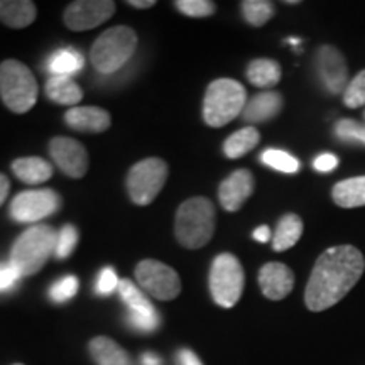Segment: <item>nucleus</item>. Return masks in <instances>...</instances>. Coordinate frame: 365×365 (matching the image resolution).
Listing matches in <instances>:
<instances>
[{
  "label": "nucleus",
  "mask_w": 365,
  "mask_h": 365,
  "mask_svg": "<svg viewBox=\"0 0 365 365\" xmlns=\"http://www.w3.org/2000/svg\"><path fill=\"white\" fill-rule=\"evenodd\" d=\"M137 48V34L127 26H115L100 34L90 51V61L102 75H112L122 70Z\"/></svg>",
  "instance_id": "4"
},
{
  "label": "nucleus",
  "mask_w": 365,
  "mask_h": 365,
  "mask_svg": "<svg viewBox=\"0 0 365 365\" xmlns=\"http://www.w3.org/2000/svg\"><path fill=\"white\" fill-rule=\"evenodd\" d=\"M85 65L83 54L73 48H61L48 59V70L51 76H71Z\"/></svg>",
  "instance_id": "26"
},
{
  "label": "nucleus",
  "mask_w": 365,
  "mask_h": 365,
  "mask_svg": "<svg viewBox=\"0 0 365 365\" xmlns=\"http://www.w3.org/2000/svg\"><path fill=\"white\" fill-rule=\"evenodd\" d=\"M254 193V176L249 170H237L232 173L227 180L222 181L218 188V200L223 210L227 212H237L242 208L250 195Z\"/></svg>",
  "instance_id": "15"
},
{
  "label": "nucleus",
  "mask_w": 365,
  "mask_h": 365,
  "mask_svg": "<svg viewBox=\"0 0 365 365\" xmlns=\"http://www.w3.org/2000/svg\"><path fill=\"white\" fill-rule=\"evenodd\" d=\"M261 140V134L254 127H244V129L237 130L223 143V153L227 158L239 159L245 154L250 153L255 145Z\"/></svg>",
  "instance_id": "27"
},
{
  "label": "nucleus",
  "mask_w": 365,
  "mask_h": 365,
  "mask_svg": "<svg viewBox=\"0 0 365 365\" xmlns=\"http://www.w3.org/2000/svg\"><path fill=\"white\" fill-rule=\"evenodd\" d=\"M259 286L266 298L272 301L284 299L294 287V274L282 262L264 264L259 271Z\"/></svg>",
  "instance_id": "16"
},
{
  "label": "nucleus",
  "mask_w": 365,
  "mask_h": 365,
  "mask_svg": "<svg viewBox=\"0 0 365 365\" xmlns=\"http://www.w3.org/2000/svg\"><path fill=\"white\" fill-rule=\"evenodd\" d=\"M118 284H120V279H118L115 269L108 266L100 271L97 282H95V291H97V294L100 296H108L115 289H118Z\"/></svg>",
  "instance_id": "35"
},
{
  "label": "nucleus",
  "mask_w": 365,
  "mask_h": 365,
  "mask_svg": "<svg viewBox=\"0 0 365 365\" xmlns=\"http://www.w3.org/2000/svg\"><path fill=\"white\" fill-rule=\"evenodd\" d=\"M282 97L281 93L274 90L261 91V93L254 95L252 98L245 103L244 112H242V118L250 124H261V122H267L274 118L282 110Z\"/></svg>",
  "instance_id": "18"
},
{
  "label": "nucleus",
  "mask_w": 365,
  "mask_h": 365,
  "mask_svg": "<svg viewBox=\"0 0 365 365\" xmlns=\"http://www.w3.org/2000/svg\"><path fill=\"white\" fill-rule=\"evenodd\" d=\"M247 91L237 80L218 78L208 85L203 100V118L210 127H223L244 112Z\"/></svg>",
  "instance_id": "6"
},
{
  "label": "nucleus",
  "mask_w": 365,
  "mask_h": 365,
  "mask_svg": "<svg viewBox=\"0 0 365 365\" xmlns=\"http://www.w3.org/2000/svg\"><path fill=\"white\" fill-rule=\"evenodd\" d=\"M39 86L33 71L17 59L0 63V98L9 110L26 113L38 102Z\"/></svg>",
  "instance_id": "5"
},
{
  "label": "nucleus",
  "mask_w": 365,
  "mask_h": 365,
  "mask_svg": "<svg viewBox=\"0 0 365 365\" xmlns=\"http://www.w3.org/2000/svg\"><path fill=\"white\" fill-rule=\"evenodd\" d=\"M88 349L98 365H132L130 355L108 336H95Z\"/></svg>",
  "instance_id": "20"
},
{
  "label": "nucleus",
  "mask_w": 365,
  "mask_h": 365,
  "mask_svg": "<svg viewBox=\"0 0 365 365\" xmlns=\"http://www.w3.org/2000/svg\"><path fill=\"white\" fill-rule=\"evenodd\" d=\"M215 207L205 196H193L180 205L175 218V234L182 247L200 249L215 234Z\"/></svg>",
  "instance_id": "2"
},
{
  "label": "nucleus",
  "mask_w": 365,
  "mask_h": 365,
  "mask_svg": "<svg viewBox=\"0 0 365 365\" xmlns=\"http://www.w3.org/2000/svg\"><path fill=\"white\" fill-rule=\"evenodd\" d=\"M331 198L341 208L365 207V176L350 178L333 186Z\"/></svg>",
  "instance_id": "22"
},
{
  "label": "nucleus",
  "mask_w": 365,
  "mask_h": 365,
  "mask_svg": "<svg viewBox=\"0 0 365 365\" xmlns=\"http://www.w3.org/2000/svg\"><path fill=\"white\" fill-rule=\"evenodd\" d=\"M245 276L234 254H220L210 269V293L218 307L232 308L244 293Z\"/></svg>",
  "instance_id": "7"
},
{
  "label": "nucleus",
  "mask_w": 365,
  "mask_h": 365,
  "mask_svg": "<svg viewBox=\"0 0 365 365\" xmlns=\"http://www.w3.org/2000/svg\"><path fill=\"white\" fill-rule=\"evenodd\" d=\"M76 245H78V228L71 225V223H66L58 234L54 255H56L58 259L70 257Z\"/></svg>",
  "instance_id": "32"
},
{
  "label": "nucleus",
  "mask_w": 365,
  "mask_h": 365,
  "mask_svg": "<svg viewBox=\"0 0 365 365\" xmlns=\"http://www.w3.org/2000/svg\"><path fill=\"white\" fill-rule=\"evenodd\" d=\"M365 271L362 252L354 245H339L323 252L314 264L304 291L312 312H325L350 293Z\"/></svg>",
  "instance_id": "1"
},
{
  "label": "nucleus",
  "mask_w": 365,
  "mask_h": 365,
  "mask_svg": "<svg viewBox=\"0 0 365 365\" xmlns=\"http://www.w3.org/2000/svg\"><path fill=\"white\" fill-rule=\"evenodd\" d=\"M78 287H80V281L76 276L59 277V279L54 281L51 287H49L48 296L53 303L61 304L75 298L76 293H78Z\"/></svg>",
  "instance_id": "31"
},
{
  "label": "nucleus",
  "mask_w": 365,
  "mask_h": 365,
  "mask_svg": "<svg viewBox=\"0 0 365 365\" xmlns=\"http://www.w3.org/2000/svg\"><path fill=\"white\" fill-rule=\"evenodd\" d=\"M279 63L269 58H259L249 63L247 80L257 88H272L281 81Z\"/></svg>",
  "instance_id": "25"
},
{
  "label": "nucleus",
  "mask_w": 365,
  "mask_h": 365,
  "mask_svg": "<svg viewBox=\"0 0 365 365\" xmlns=\"http://www.w3.org/2000/svg\"><path fill=\"white\" fill-rule=\"evenodd\" d=\"M254 239L257 242H261V244H266V242H269L272 239L271 235V228H269L267 225H261L259 228H255L254 230Z\"/></svg>",
  "instance_id": "39"
},
{
  "label": "nucleus",
  "mask_w": 365,
  "mask_h": 365,
  "mask_svg": "<svg viewBox=\"0 0 365 365\" xmlns=\"http://www.w3.org/2000/svg\"><path fill=\"white\" fill-rule=\"evenodd\" d=\"M9 191H11V181H9V178L6 175L0 173V207H2L4 202L7 200Z\"/></svg>",
  "instance_id": "40"
},
{
  "label": "nucleus",
  "mask_w": 365,
  "mask_h": 365,
  "mask_svg": "<svg viewBox=\"0 0 365 365\" xmlns=\"http://www.w3.org/2000/svg\"><path fill=\"white\" fill-rule=\"evenodd\" d=\"M46 97L59 105H76L83 98V91L71 76H49L46 81Z\"/></svg>",
  "instance_id": "23"
},
{
  "label": "nucleus",
  "mask_w": 365,
  "mask_h": 365,
  "mask_svg": "<svg viewBox=\"0 0 365 365\" xmlns=\"http://www.w3.org/2000/svg\"><path fill=\"white\" fill-rule=\"evenodd\" d=\"M178 364L180 365H203L198 355L188 349H181L178 352Z\"/></svg>",
  "instance_id": "38"
},
{
  "label": "nucleus",
  "mask_w": 365,
  "mask_h": 365,
  "mask_svg": "<svg viewBox=\"0 0 365 365\" xmlns=\"http://www.w3.org/2000/svg\"><path fill=\"white\" fill-rule=\"evenodd\" d=\"M12 173L22 182L39 185L53 176V166L43 158H19L12 163Z\"/></svg>",
  "instance_id": "21"
},
{
  "label": "nucleus",
  "mask_w": 365,
  "mask_h": 365,
  "mask_svg": "<svg viewBox=\"0 0 365 365\" xmlns=\"http://www.w3.org/2000/svg\"><path fill=\"white\" fill-rule=\"evenodd\" d=\"M127 4L135 9H150L156 6V0H129Z\"/></svg>",
  "instance_id": "41"
},
{
  "label": "nucleus",
  "mask_w": 365,
  "mask_h": 365,
  "mask_svg": "<svg viewBox=\"0 0 365 365\" xmlns=\"http://www.w3.org/2000/svg\"><path fill=\"white\" fill-rule=\"evenodd\" d=\"M135 279L145 293L159 301H171L181 293V279L168 264L145 259L135 267Z\"/></svg>",
  "instance_id": "9"
},
{
  "label": "nucleus",
  "mask_w": 365,
  "mask_h": 365,
  "mask_svg": "<svg viewBox=\"0 0 365 365\" xmlns=\"http://www.w3.org/2000/svg\"><path fill=\"white\" fill-rule=\"evenodd\" d=\"M68 127L78 132H105L110 127V113L100 107H73L65 113Z\"/></svg>",
  "instance_id": "17"
},
{
  "label": "nucleus",
  "mask_w": 365,
  "mask_h": 365,
  "mask_svg": "<svg viewBox=\"0 0 365 365\" xmlns=\"http://www.w3.org/2000/svg\"><path fill=\"white\" fill-rule=\"evenodd\" d=\"M333 134L345 144L365 145V124H360L352 118H341L336 122Z\"/></svg>",
  "instance_id": "30"
},
{
  "label": "nucleus",
  "mask_w": 365,
  "mask_h": 365,
  "mask_svg": "<svg viewBox=\"0 0 365 365\" xmlns=\"http://www.w3.org/2000/svg\"><path fill=\"white\" fill-rule=\"evenodd\" d=\"M286 4H289V6H294V4H299V2H298V0H287Z\"/></svg>",
  "instance_id": "43"
},
{
  "label": "nucleus",
  "mask_w": 365,
  "mask_h": 365,
  "mask_svg": "<svg viewBox=\"0 0 365 365\" xmlns=\"http://www.w3.org/2000/svg\"><path fill=\"white\" fill-rule=\"evenodd\" d=\"M242 14L250 26L261 27L274 16V4L267 0H245L242 2Z\"/></svg>",
  "instance_id": "28"
},
{
  "label": "nucleus",
  "mask_w": 365,
  "mask_h": 365,
  "mask_svg": "<svg viewBox=\"0 0 365 365\" xmlns=\"http://www.w3.org/2000/svg\"><path fill=\"white\" fill-rule=\"evenodd\" d=\"M261 161L272 170L287 173V175H294L299 171V161L289 153L281 149H267L261 154Z\"/></svg>",
  "instance_id": "29"
},
{
  "label": "nucleus",
  "mask_w": 365,
  "mask_h": 365,
  "mask_svg": "<svg viewBox=\"0 0 365 365\" xmlns=\"http://www.w3.org/2000/svg\"><path fill=\"white\" fill-rule=\"evenodd\" d=\"M303 235V220L296 213H287L277 223L276 234L272 237V249L276 252L294 247Z\"/></svg>",
  "instance_id": "24"
},
{
  "label": "nucleus",
  "mask_w": 365,
  "mask_h": 365,
  "mask_svg": "<svg viewBox=\"0 0 365 365\" xmlns=\"http://www.w3.org/2000/svg\"><path fill=\"white\" fill-rule=\"evenodd\" d=\"M38 9L31 0H0V22L12 29H24L36 21Z\"/></svg>",
  "instance_id": "19"
},
{
  "label": "nucleus",
  "mask_w": 365,
  "mask_h": 365,
  "mask_svg": "<svg viewBox=\"0 0 365 365\" xmlns=\"http://www.w3.org/2000/svg\"><path fill=\"white\" fill-rule=\"evenodd\" d=\"M364 118H365V113H364Z\"/></svg>",
  "instance_id": "45"
},
{
  "label": "nucleus",
  "mask_w": 365,
  "mask_h": 365,
  "mask_svg": "<svg viewBox=\"0 0 365 365\" xmlns=\"http://www.w3.org/2000/svg\"><path fill=\"white\" fill-rule=\"evenodd\" d=\"M314 63H317L318 78L328 93H344L349 85V68L344 54L333 46H322L317 51Z\"/></svg>",
  "instance_id": "13"
},
{
  "label": "nucleus",
  "mask_w": 365,
  "mask_h": 365,
  "mask_svg": "<svg viewBox=\"0 0 365 365\" xmlns=\"http://www.w3.org/2000/svg\"><path fill=\"white\" fill-rule=\"evenodd\" d=\"M14 365H22V364H14Z\"/></svg>",
  "instance_id": "44"
},
{
  "label": "nucleus",
  "mask_w": 365,
  "mask_h": 365,
  "mask_svg": "<svg viewBox=\"0 0 365 365\" xmlns=\"http://www.w3.org/2000/svg\"><path fill=\"white\" fill-rule=\"evenodd\" d=\"M61 207V196L54 190H29L14 196L11 217L19 223H38L56 213Z\"/></svg>",
  "instance_id": "10"
},
{
  "label": "nucleus",
  "mask_w": 365,
  "mask_h": 365,
  "mask_svg": "<svg viewBox=\"0 0 365 365\" xmlns=\"http://www.w3.org/2000/svg\"><path fill=\"white\" fill-rule=\"evenodd\" d=\"M21 279V274L11 262H0V293L12 291Z\"/></svg>",
  "instance_id": "36"
},
{
  "label": "nucleus",
  "mask_w": 365,
  "mask_h": 365,
  "mask_svg": "<svg viewBox=\"0 0 365 365\" xmlns=\"http://www.w3.org/2000/svg\"><path fill=\"white\" fill-rule=\"evenodd\" d=\"M344 103L349 108H359L365 105V70L355 75V78L346 85L344 91Z\"/></svg>",
  "instance_id": "33"
},
{
  "label": "nucleus",
  "mask_w": 365,
  "mask_h": 365,
  "mask_svg": "<svg viewBox=\"0 0 365 365\" xmlns=\"http://www.w3.org/2000/svg\"><path fill=\"white\" fill-rule=\"evenodd\" d=\"M58 234L53 227L38 223L17 237L11 250L9 262L17 269L21 277L39 272L56 249Z\"/></svg>",
  "instance_id": "3"
},
{
  "label": "nucleus",
  "mask_w": 365,
  "mask_h": 365,
  "mask_svg": "<svg viewBox=\"0 0 365 365\" xmlns=\"http://www.w3.org/2000/svg\"><path fill=\"white\" fill-rule=\"evenodd\" d=\"M168 173L170 168L166 161L159 158H148L134 164L127 175V191L132 202L140 207L153 203L161 193Z\"/></svg>",
  "instance_id": "8"
},
{
  "label": "nucleus",
  "mask_w": 365,
  "mask_h": 365,
  "mask_svg": "<svg viewBox=\"0 0 365 365\" xmlns=\"http://www.w3.org/2000/svg\"><path fill=\"white\" fill-rule=\"evenodd\" d=\"M49 154L66 176L83 178L88 171V153L78 140L70 137H54L49 143Z\"/></svg>",
  "instance_id": "14"
},
{
  "label": "nucleus",
  "mask_w": 365,
  "mask_h": 365,
  "mask_svg": "<svg viewBox=\"0 0 365 365\" xmlns=\"http://www.w3.org/2000/svg\"><path fill=\"white\" fill-rule=\"evenodd\" d=\"M112 0H76L65 11V24L71 31H90L102 26L115 14Z\"/></svg>",
  "instance_id": "12"
},
{
  "label": "nucleus",
  "mask_w": 365,
  "mask_h": 365,
  "mask_svg": "<svg viewBox=\"0 0 365 365\" xmlns=\"http://www.w3.org/2000/svg\"><path fill=\"white\" fill-rule=\"evenodd\" d=\"M339 166V158L335 154L325 153V154H319V156L313 161V168L318 173H330Z\"/></svg>",
  "instance_id": "37"
},
{
  "label": "nucleus",
  "mask_w": 365,
  "mask_h": 365,
  "mask_svg": "<svg viewBox=\"0 0 365 365\" xmlns=\"http://www.w3.org/2000/svg\"><path fill=\"white\" fill-rule=\"evenodd\" d=\"M117 291L120 294L122 301L125 303L127 309H129V317H127L129 325L137 331H156L159 328V323H161V318H159L156 308L145 298L143 291L130 279H120Z\"/></svg>",
  "instance_id": "11"
},
{
  "label": "nucleus",
  "mask_w": 365,
  "mask_h": 365,
  "mask_svg": "<svg viewBox=\"0 0 365 365\" xmlns=\"http://www.w3.org/2000/svg\"><path fill=\"white\" fill-rule=\"evenodd\" d=\"M161 359L156 354H144L143 355V365H159Z\"/></svg>",
  "instance_id": "42"
},
{
  "label": "nucleus",
  "mask_w": 365,
  "mask_h": 365,
  "mask_svg": "<svg viewBox=\"0 0 365 365\" xmlns=\"http://www.w3.org/2000/svg\"><path fill=\"white\" fill-rule=\"evenodd\" d=\"M176 9L190 17H210L217 11L215 2L210 0H176Z\"/></svg>",
  "instance_id": "34"
}]
</instances>
